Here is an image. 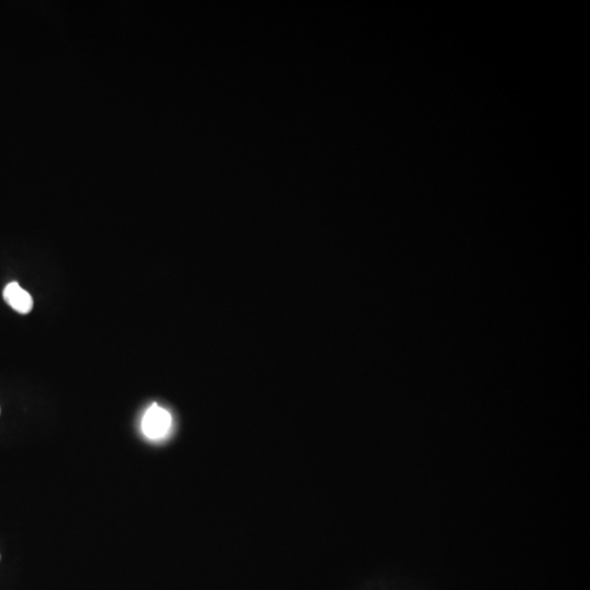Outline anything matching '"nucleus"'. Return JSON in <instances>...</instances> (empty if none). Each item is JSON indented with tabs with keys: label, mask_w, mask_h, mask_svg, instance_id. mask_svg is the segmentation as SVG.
Listing matches in <instances>:
<instances>
[{
	"label": "nucleus",
	"mask_w": 590,
	"mask_h": 590,
	"mask_svg": "<svg viewBox=\"0 0 590 590\" xmlns=\"http://www.w3.org/2000/svg\"><path fill=\"white\" fill-rule=\"evenodd\" d=\"M4 299L8 305L20 314L30 313L33 308L31 294L22 289L18 283H10L4 290Z\"/></svg>",
	"instance_id": "obj_2"
},
{
	"label": "nucleus",
	"mask_w": 590,
	"mask_h": 590,
	"mask_svg": "<svg viewBox=\"0 0 590 590\" xmlns=\"http://www.w3.org/2000/svg\"><path fill=\"white\" fill-rule=\"evenodd\" d=\"M172 425V417L166 409L154 404L146 412L143 421V433L152 439H159L166 437Z\"/></svg>",
	"instance_id": "obj_1"
}]
</instances>
